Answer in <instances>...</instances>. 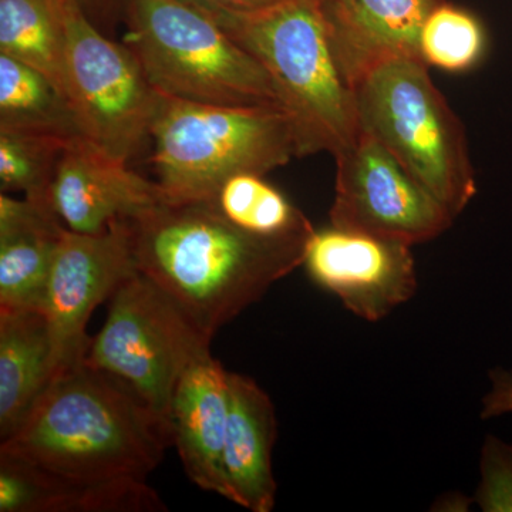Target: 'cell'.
<instances>
[{
	"mask_svg": "<svg viewBox=\"0 0 512 512\" xmlns=\"http://www.w3.org/2000/svg\"><path fill=\"white\" fill-rule=\"evenodd\" d=\"M64 225L49 205L0 194V309H42Z\"/></svg>",
	"mask_w": 512,
	"mask_h": 512,
	"instance_id": "17",
	"label": "cell"
},
{
	"mask_svg": "<svg viewBox=\"0 0 512 512\" xmlns=\"http://www.w3.org/2000/svg\"><path fill=\"white\" fill-rule=\"evenodd\" d=\"M0 130L53 137L67 144L89 140L72 100L35 67L3 53Z\"/></svg>",
	"mask_w": 512,
	"mask_h": 512,
	"instance_id": "19",
	"label": "cell"
},
{
	"mask_svg": "<svg viewBox=\"0 0 512 512\" xmlns=\"http://www.w3.org/2000/svg\"><path fill=\"white\" fill-rule=\"evenodd\" d=\"M138 272L126 220L100 234L64 229L50 271L43 312L52 333L57 373L86 360L94 309Z\"/></svg>",
	"mask_w": 512,
	"mask_h": 512,
	"instance_id": "10",
	"label": "cell"
},
{
	"mask_svg": "<svg viewBox=\"0 0 512 512\" xmlns=\"http://www.w3.org/2000/svg\"><path fill=\"white\" fill-rule=\"evenodd\" d=\"M360 126L454 217L476 197L463 123L423 60H387L355 84Z\"/></svg>",
	"mask_w": 512,
	"mask_h": 512,
	"instance_id": "6",
	"label": "cell"
},
{
	"mask_svg": "<svg viewBox=\"0 0 512 512\" xmlns=\"http://www.w3.org/2000/svg\"><path fill=\"white\" fill-rule=\"evenodd\" d=\"M229 372L210 355L195 360L175 387L171 406L174 446L188 478L232 503L224 468Z\"/></svg>",
	"mask_w": 512,
	"mask_h": 512,
	"instance_id": "13",
	"label": "cell"
},
{
	"mask_svg": "<svg viewBox=\"0 0 512 512\" xmlns=\"http://www.w3.org/2000/svg\"><path fill=\"white\" fill-rule=\"evenodd\" d=\"M490 380V390L485 393L481 402V419L512 416V372L495 369L490 373Z\"/></svg>",
	"mask_w": 512,
	"mask_h": 512,
	"instance_id": "25",
	"label": "cell"
},
{
	"mask_svg": "<svg viewBox=\"0 0 512 512\" xmlns=\"http://www.w3.org/2000/svg\"><path fill=\"white\" fill-rule=\"evenodd\" d=\"M474 503V497L468 498L464 494H447L437 500L434 507L439 511H468V507Z\"/></svg>",
	"mask_w": 512,
	"mask_h": 512,
	"instance_id": "28",
	"label": "cell"
},
{
	"mask_svg": "<svg viewBox=\"0 0 512 512\" xmlns=\"http://www.w3.org/2000/svg\"><path fill=\"white\" fill-rule=\"evenodd\" d=\"M55 376L46 313L0 309V439L19 429Z\"/></svg>",
	"mask_w": 512,
	"mask_h": 512,
	"instance_id": "18",
	"label": "cell"
},
{
	"mask_svg": "<svg viewBox=\"0 0 512 512\" xmlns=\"http://www.w3.org/2000/svg\"><path fill=\"white\" fill-rule=\"evenodd\" d=\"M164 201H211L228 178L268 174L299 158L291 117L281 107H228L161 94L150 136Z\"/></svg>",
	"mask_w": 512,
	"mask_h": 512,
	"instance_id": "4",
	"label": "cell"
},
{
	"mask_svg": "<svg viewBox=\"0 0 512 512\" xmlns=\"http://www.w3.org/2000/svg\"><path fill=\"white\" fill-rule=\"evenodd\" d=\"M124 43L161 94L228 107H282L261 63L184 0H128Z\"/></svg>",
	"mask_w": 512,
	"mask_h": 512,
	"instance_id": "5",
	"label": "cell"
},
{
	"mask_svg": "<svg viewBox=\"0 0 512 512\" xmlns=\"http://www.w3.org/2000/svg\"><path fill=\"white\" fill-rule=\"evenodd\" d=\"M0 53L35 67L72 100L64 0H0Z\"/></svg>",
	"mask_w": 512,
	"mask_h": 512,
	"instance_id": "20",
	"label": "cell"
},
{
	"mask_svg": "<svg viewBox=\"0 0 512 512\" xmlns=\"http://www.w3.org/2000/svg\"><path fill=\"white\" fill-rule=\"evenodd\" d=\"M86 18L109 36L120 22L124 23L128 0H72ZM111 37V36H110Z\"/></svg>",
	"mask_w": 512,
	"mask_h": 512,
	"instance_id": "26",
	"label": "cell"
},
{
	"mask_svg": "<svg viewBox=\"0 0 512 512\" xmlns=\"http://www.w3.org/2000/svg\"><path fill=\"white\" fill-rule=\"evenodd\" d=\"M72 101L87 137L121 163L150 146L161 93L126 43L104 35L82 9L64 0Z\"/></svg>",
	"mask_w": 512,
	"mask_h": 512,
	"instance_id": "8",
	"label": "cell"
},
{
	"mask_svg": "<svg viewBox=\"0 0 512 512\" xmlns=\"http://www.w3.org/2000/svg\"><path fill=\"white\" fill-rule=\"evenodd\" d=\"M173 434L120 379L83 360L57 373L0 453L60 476L147 480Z\"/></svg>",
	"mask_w": 512,
	"mask_h": 512,
	"instance_id": "2",
	"label": "cell"
},
{
	"mask_svg": "<svg viewBox=\"0 0 512 512\" xmlns=\"http://www.w3.org/2000/svg\"><path fill=\"white\" fill-rule=\"evenodd\" d=\"M232 224L261 237L306 234L313 228L306 215L264 175L242 173L228 178L211 200Z\"/></svg>",
	"mask_w": 512,
	"mask_h": 512,
	"instance_id": "21",
	"label": "cell"
},
{
	"mask_svg": "<svg viewBox=\"0 0 512 512\" xmlns=\"http://www.w3.org/2000/svg\"><path fill=\"white\" fill-rule=\"evenodd\" d=\"M146 480L60 476L0 453V512H161Z\"/></svg>",
	"mask_w": 512,
	"mask_h": 512,
	"instance_id": "15",
	"label": "cell"
},
{
	"mask_svg": "<svg viewBox=\"0 0 512 512\" xmlns=\"http://www.w3.org/2000/svg\"><path fill=\"white\" fill-rule=\"evenodd\" d=\"M302 266L357 318L379 322L416 295L412 245L366 232L315 229Z\"/></svg>",
	"mask_w": 512,
	"mask_h": 512,
	"instance_id": "11",
	"label": "cell"
},
{
	"mask_svg": "<svg viewBox=\"0 0 512 512\" xmlns=\"http://www.w3.org/2000/svg\"><path fill=\"white\" fill-rule=\"evenodd\" d=\"M126 222L138 272L210 340L302 266L315 231L286 237L249 234L212 201L161 200Z\"/></svg>",
	"mask_w": 512,
	"mask_h": 512,
	"instance_id": "1",
	"label": "cell"
},
{
	"mask_svg": "<svg viewBox=\"0 0 512 512\" xmlns=\"http://www.w3.org/2000/svg\"><path fill=\"white\" fill-rule=\"evenodd\" d=\"M333 227L396 239L407 245L440 237L454 215L376 140L362 130L336 154Z\"/></svg>",
	"mask_w": 512,
	"mask_h": 512,
	"instance_id": "9",
	"label": "cell"
},
{
	"mask_svg": "<svg viewBox=\"0 0 512 512\" xmlns=\"http://www.w3.org/2000/svg\"><path fill=\"white\" fill-rule=\"evenodd\" d=\"M325 2H339V0H325Z\"/></svg>",
	"mask_w": 512,
	"mask_h": 512,
	"instance_id": "29",
	"label": "cell"
},
{
	"mask_svg": "<svg viewBox=\"0 0 512 512\" xmlns=\"http://www.w3.org/2000/svg\"><path fill=\"white\" fill-rule=\"evenodd\" d=\"M211 342L156 284L137 272L111 296L86 362L130 386L173 434L175 387L195 360L210 355Z\"/></svg>",
	"mask_w": 512,
	"mask_h": 512,
	"instance_id": "7",
	"label": "cell"
},
{
	"mask_svg": "<svg viewBox=\"0 0 512 512\" xmlns=\"http://www.w3.org/2000/svg\"><path fill=\"white\" fill-rule=\"evenodd\" d=\"M224 468L232 503L252 512L275 507L272 451L278 434L274 403L251 377L229 372Z\"/></svg>",
	"mask_w": 512,
	"mask_h": 512,
	"instance_id": "16",
	"label": "cell"
},
{
	"mask_svg": "<svg viewBox=\"0 0 512 512\" xmlns=\"http://www.w3.org/2000/svg\"><path fill=\"white\" fill-rule=\"evenodd\" d=\"M57 138L0 130V190L50 205V187L64 148Z\"/></svg>",
	"mask_w": 512,
	"mask_h": 512,
	"instance_id": "22",
	"label": "cell"
},
{
	"mask_svg": "<svg viewBox=\"0 0 512 512\" xmlns=\"http://www.w3.org/2000/svg\"><path fill=\"white\" fill-rule=\"evenodd\" d=\"M474 503L484 512H512V444L491 434L481 448Z\"/></svg>",
	"mask_w": 512,
	"mask_h": 512,
	"instance_id": "24",
	"label": "cell"
},
{
	"mask_svg": "<svg viewBox=\"0 0 512 512\" xmlns=\"http://www.w3.org/2000/svg\"><path fill=\"white\" fill-rule=\"evenodd\" d=\"M161 200L156 181L134 173L90 140L64 148L50 187L53 211L79 234H100Z\"/></svg>",
	"mask_w": 512,
	"mask_h": 512,
	"instance_id": "12",
	"label": "cell"
},
{
	"mask_svg": "<svg viewBox=\"0 0 512 512\" xmlns=\"http://www.w3.org/2000/svg\"><path fill=\"white\" fill-rule=\"evenodd\" d=\"M205 12L252 13L272 8L285 0H184Z\"/></svg>",
	"mask_w": 512,
	"mask_h": 512,
	"instance_id": "27",
	"label": "cell"
},
{
	"mask_svg": "<svg viewBox=\"0 0 512 512\" xmlns=\"http://www.w3.org/2000/svg\"><path fill=\"white\" fill-rule=\"evenodd\" d=\"M441 0L325 2L333 45L350 83L387 60L421 59L424 23Z\"/></svg>",
	"mask_w": 512,
	"mask_h": 512,
	"instance_id": "14",
	"label": "cell"
},
{
	"mask_svg": "<svg viewBox=\"0 0 512 512\" xmlns=\"http://www.w3.org/2000/svg\"><path fill=\"white\" fill-rule=\"evenodd\" d=\"M201 10V9H200ZM207 13L264 66L298 137L299 157H333L362 133L323 0H285L252 13Z\"/></svg>",
	"mask_w": 512,
	"mask_h": 512,
	"instance_id": "3",
	"label": "cell"
},
{
	"mask_svg": "<svg viewBox=\"0 0 512 512\" xmlns=\"http://www.w3.org/2000/svg\"><path fill=\"white\" fill-rule=\"evenodd\" d=\"M485 50L483 25L467 10L441 0L421 30V59L450 73L473 69Z\"/></svg>",
	"mask_w": 512,
	"mask_h": 512,
	"instance_id": "23",
	"label": "cell"
}]
</instances>
